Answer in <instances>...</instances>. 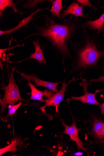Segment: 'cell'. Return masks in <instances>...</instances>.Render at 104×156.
<instances>
[{
    "mask_svg": "<svg viewBox=\"0 0 104 156\" xmlns=\"http://www.w3.org/2000/svg\"><path fill=\"white\" fill-rule=\"evenodd\" d=\"M104 12L98 19L95 21L88 20L84 19L82 25V27L85 29L91 31L97 30V33L99 34L104 33Z\"/></svg>",
    "mask_w": 104,
    "mask_h": 156,
    "instance_id": "obj_9",
    "label": "cell"
},
{
    "mask_svg": "<svg viewBox=\"0 0 104 156\" xmlns=\"http://www.w3.org/2000/svg\"><path fill=\"white\" fill-rule=\"evenodd\" d=\"M15 68H12L10 75L7 67L9 83L7 86L3 87L2 89L5 92V95L3 99H0V104L2 106L1 110L2 115L7 105H9L12 107L19 101H25L21 96L19 89L13 77V72Z\"/></svg>",
    "mask_w": 104,
    "mask_h": 156,
    "instance_id": "obj_3",
    "label": "cell"
},
{
    "mask_svg": "<svg viewBox=\"0 0 104 156\" xmlns=\"http://www.w3.org/2000/svg\"><path fill=\"white\" fill-rule=\"evenodd\" d=\"M39 38L37 40H34L33 41V44L35 47V51L34 53H31L30 56L29 58L17 62H20L28 59H34L37 60L40 64H44L47 66V63L44 57L43 50L41 48V47L39 44Z\"/></svg>",
    "mask_w": 104,
    "mask_h": 156,
    "instance_id": "obj_11",
    "label": "cell"
},
{
    "mask_svg": "<svg viewBox=\"0 0 104 156\" xmlns=\"http://www.w3.org/2000/svg\"><path fill=\"white\" fill-rule=\"evenodd\" d=\"M77 2L78 4H81L83 6H87L96 10L97 9V8L91 4L88 0H77Z\"/></svg>",
    "mask_w": 104,
    "mask_h": 156,
    "instance_id": "obj_19",
    "label": "cell"
},
{
    "mask_svg": "<svg viewBox=\"0 0 104 156\" xmlns=\"http://www.w3.org/2000/svg\"><path fill=\"white\" fill-rule=\"evenodd\" d=\"M44 1H27L26 2L23 3V7L29 10L34 9L37 5L39 3H41Z\"/></svg>",
    "mask_w": 104,
    "mask_h": 156,
    "instance_id": "obj_17",
    "label": "cell"
},
{
    "mask_svg": "<svg viewBox=\"0 0 104 156\" xmlns=\"http://www.w3.org/2000/svg\"><path fill=\"white\" fill-rule=\"evenodd\" d=\"M104 125V121L98 119H95L94 120L92 133L95 138L99 140L101 132Z\"/></svg>",
    "mask_w": 104,
    "mask_h": 156,
    "instance_id": "obj_16",
    "label": "cell"
},
{
    "mask_svg": "<svg viewBox=\"0 0 104 156\" xmlns=\"http://www.w3.org/2000/svg\"><path fill=\"white\" fill-rule=\"evenodd\" d=\"M83 6L79 5L76 1H74L67 9L63 11L61 14L63 21L65 22L66 21L65 20V18L69 14H71V15L76 18H79V17L89 18V17L84 15L83 13Z\"/></svg>",
    "mask_w": 104,
    "mask_h": 156,
    "instance_id": "obj_8",
    "label": "cell"
},
{
    "mask_svg": "<svg viewBox=\"0 0 104 156\" xmlns=\"http://www.w3.org/2000/svg\"><path fill=\"white\" fill-rule=\"evenodd\" d=\"M21 75L23 77L27 80L34 82L36 86L45 87L50 90L53 93L58 92L57 87L59 84L62 82V81H61L57 82H51L42 80L34 74L29 75L26 73H21Z\"/></svg>",
    "mask_w": 104,
    "mask_h": 156,
    "instance_id": "obj_7",
    "label": "cell"
},
{
    "mask_svg": "<svg viewBox=\"0 0 104 156\" xmlns=\"http://www.w3.org/2000/svg\"><path fill=\"white\" fill-rule=\"evenodd\" d=\"M80 37L70 42L72 58L70 69L67 80L73 76H84L92 70L104 68V46L99 41L96 33L91 34L82 27Z\"/></svg>",
    "mask_w": 104,
    "mask_h": 156,
    "instance_id": "obj_1",
    "label": "cell"
},
{
    "mask_svg": "<svg viewBox=\"0 0 104 156\" xmlns=\"http://www.w3.org/2000/svg\"><path fill=\"white\" fill-rule=\"evenodd\" d=\"M93 82H104V76H100L99 78L98 79H90V80L88 81V86H91L92 83Z\"/></svg>",
    "mask_w": 104,
    "mask_h": 156,
    "instance_id": "obj_20",
    "label": "cell"
},
{
    "mask_svg": "<svg viewBox=\"0 0 104 156\" xmlns=\"http://www.w3.org/2000/svg\"><path fill=\"white\" fill-rule=\"evenodd\" d=\"M70 111L72 119V124L71 126L67 125L61 118L60 119L62 126L65 128V131L61 133L68 135L70 139L75 142L76 144L78 151H80L81 150L84 151L88 155V153L84 147V144L80 139L78 134V132L81 129H79L77 127L75 120L72 115L71 111Z\"/></svg>",
    "mask_w": 104,
    "mask_h": 156,
    "instance_id": "obj_4",
    "label": "cell"
},
{
    "mask_svg": "<svg viewBox=\"0 0 104 156\" xmlns=\"http://www.w3.org/2000/svg\"><path fill=\"white\" fill-rule=\"evenodd\" d=\"M26 146L24 140H22L21 138L16 136L8 146L0 149V155L1 156L8 152H16L18 150L17 148V146H19L20 148L22 149Z\"/></svg>",
    "mask_w": 104,
    "mask_h": 156,
    "instance_id": "obj_12",
    "label": "cell"
},
{
    "mask_svg": "<svg viewBox=\"0 0 104 156\" xmlns=\"http://www.w3.org/2000/svg\"><path fill=\"white\" fill-rule=\"evenodd\" d=\"M99 107L101 110V115H104V102L99 106Z\"/></svg>",
    "mask_w": 104,
    "mask_h": 156,
    "instance_id": "obj_22",
    "label": "cell"
},
{
    "mask_svg": "<svg viewBox=\"0 0 104 156\" xmlns=\"http://www.w3.org/2000/svg\"><path fill=\"white\" fill-rule=\"evenodd\" d=\"M45 24L43 26L38 27L35 25L37 31L28 36H39L45 38L50 42L52 48L57 56H61L62 63L65 71V61L71 59L72 55L68 44L82 28L83 20L81 18H76L70 15L68 20L63 23L56 21L53 16L46 13L44 15Z\"/></svg>",
    "mask_w": 104,
    "mask_h": 156,
    "instance_id": "obj_2",
    "label": "cell"
},
{
    "mask_svg": "<svg viewBox=\"0 0 104 156\" xmlns=\"http://www.w3.org/2000/svg\"><path fill=\"white\" fill-rule=\"evenodd\" d=\"M17 3H14L12 0H1L0 1V17L3 16V12L5 9L7 7H11L15 13L18 12L22 16L23 12L19 11L17 8Z\"/></svg>",
    "mask_w": 104,
    "mask_h": 156,
    "instance_id": "obj_15",
    "label": "cell"
},
{
    "mask_svg": "<svg viewBox=\"0 0 104 156\" xmlns=\"http://www.w3.org/2000/svg\"><path fill=\"white\" fill-rule=\"evenodd\" d=\"M48 9V8L46 9H40L38 8L36 11L32 13L30 16L25 18L21 21H20L18 25L16 27L13 28V29L5 31L0 30V36H1L3 34H9L14 32L16 31V30L20 29L22 27H23L24 25H26L28 22L32 20L33 16L35 14H36L41 10L46 9Z\"/></svg>",
    "mask_w": 104,
    "mask_h": 156,
    "instance_id": "obj_13",
    "label": "cell"
},
{
    "mask_svg": "<svg viewBox=\"0 0 104 156\" xmlns=\"http://www.w3.org/2000/svg\"><path fill=\"white\" fill-rule=\"evenodd\" d=\"M81 82L80 83V86L82 87L84 94L79 97H72L71 100L74 101H79L83 105L85 104L90 105H100L101 104L99 103L95 98L96 94L103 90H98L94 93H88V81L86 79L83 78L81 76H80Z\"/></svg>",
    "mask_w": 104,
    "mask_h": 156,
    "instance_id": "obj_5",
    "label": "cell"
},
{
    "mask_svg": "<svg viewBox=\"0 0 104 156\" xmlns=\"http://www.w3.org/2000/svg\"><path fill=\"white\" fill-rule=\"evenodd\" d=\"M102 140H104V125L102 130L100 136V140L102 141Z\"/></svg>",
    "mask_w": 104,
    "mask_h": 156,
    "instance_id": "obj_21",
    "label": "cell"
},
{
    "mask_svg": "<svg viewBox=\"0 0 104 156\" xmlns=\"http://www.w3.org/2000/svg\"><path fill=\"white\" fill-rule=\"evenodd\" d=\"M23 105L22 102L20 101L19 103L17 105H14L9 109L8 115L5 117L3 118L2 120H4L9 117H12L13 115L15 113L16 111L19 108Z\"/></svg>",
    "mask_w": 104,
    "mask_h": 156,
    "instance_id": "obj_18",
    "label": "cell"
},
{
    "mask_svg": "<svg viewBox=\"0 0 104 156\" xmlns=\"http://www.w3.org/2000/svg\"><path fill=\"white\" fill-rule=\"evenodd\" d=\"M76 76H73L71 80H69L68 83L65 81H63L62 83V87L61 89L57 92L51 98L44 100L45 105L40 108L41 110L45 109L47 107L52 106L55 107L56 112H58V108L59 107V104L63 101L65 97V93L66 89L69 85L74 81H76L79 80V79H76Z\"/></svg>",
    "mask_w": 104,
    "mask_h": 156,
    "instance_id": "obj_6",
    "label": "cell"
},
{
    "mask_svg": "<svg viewBox=\"0 0 104 156\" xmlns=\"http://www.w3.org/2000/svg\"><path fill=\"white\" fill-rule=\"evenodd\" d=\"M28 83L27 86H29L31 89V97L29 100V101L34 100L38 101L44 103V100H43V97L45 96L49 99L52 97L54 94L53 92L51 91H48L46 89L44 91H39L30 82V81L27 80Z\"/></svg>",
    "mask_w": 104,
    "mask_h": 156,
    "instance_id": "obj_10",
    "label": "cell"
},
{
    "mask_svg": "<svg viewBox=\"0 0 104 156\" xmlns=\"http://www.w3.org/2000/svg\"><path fill=\"white\" fill-rule=\"evenodd\" d=\"M52 3V5L50 12L53 14V16L56 17L57 19L60 20L62 22L64 23L61 18L60 12L63 9V1L62 0H55V1H50Z\"/></svg>",
    "mask_w": 104,
    "mask_h": 156,
    "instance_id": "obj_14",
    "label": "cell"
}]
</instances>
